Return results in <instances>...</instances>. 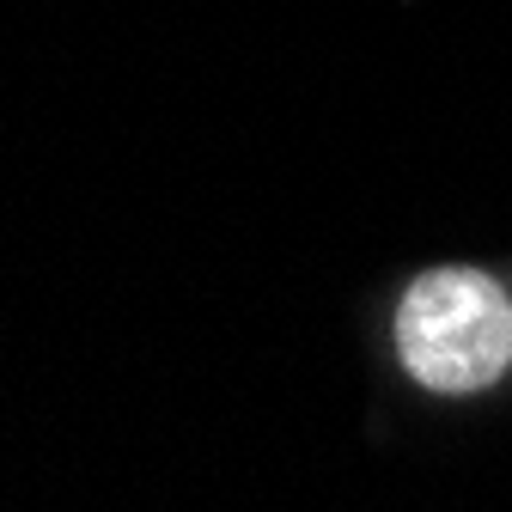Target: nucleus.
<instances>
[{
  "label": "nucleus",
  "instance_id": "obj_1",
  "mask_svg": "<svg viewBox=\"0 0 512 512\" xmlns=\"http://www.w3.org/2000/svg\"><path fill=\"white\" fill-rule=\"evenodd\" d=\"M397 354L415 384L470 397L512 366V299L482 269H427L397 305Z\"/></svg>",
  "mask_w": 512,
  "mask_h": 512
}]
</instances>
